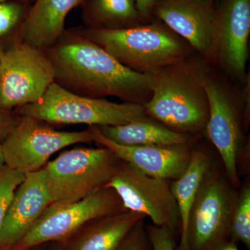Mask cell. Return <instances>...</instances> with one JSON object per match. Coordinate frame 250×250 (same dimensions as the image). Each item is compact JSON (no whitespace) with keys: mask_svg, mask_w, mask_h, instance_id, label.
I'll use <instances>...</instances> for the list:
<instances>
[{"mask_svg":"<svg viewBox=\"0 0 250 250\" xmlns=\"http://www.w3.org/2000/svg\"><path fill=\"white\" fill-rule=\"evenodd\" d=\"M45 52L53 65L54 82L72 93L143 105L151 98L152 74L125 66L81 29L64 31Z\"/></svg>","mask_w":250,"mask_h":250,"instance_id":"cell-1","label":"cell"},{"mask_svg":"<svg viewBox=\"0 0 250 250\" xmlns=\"http://www.w3.org/2000/svg\"><path fill=\"white\" fill-rule=\"evenodd\" d=\"M202 61L189 57L152 73V95L143 104L146 116L182 134L205 129L209 113L204 85L208 69Z\"/></svg>","mask_w":250,"mask_h":250,"instance_id":"cell-2","label":"cell"},{"mask_svg":"<svg viewBox=\"0 0 250 250\" xmlns=\"http://www.w3.org/2000/svg\"><path fill=\"white\" fill-rule=\"evenodd\" d=\"M81 30L123 65L140 73H154L192 53L187 41L155 18L126 29Z\"/></svg>","mask_w":250,"mask_h":250,"instance_id":"cell-3","label":"cell"},{"mask_svg":"<svg viewBox=\"0 0 250 250\" xmlns=\"http://www.w3.org/2000/svg\"><path fill=\"white\" fill-rule=\"evenodd\" d=\"M14 111L21 116L61 125L118 126L147 118L143 104L81 96L64 89L55 82L35 103Z\"/></svg>","mask_w":250,"mask_h":250,"instance_id":"cell-4","label":"cell"},{"mask_svg":"<svg viewBox=\"0 0 250 250\" xmlns=\"http://www.w3.org/2000/svg\"><path fill=\"white\" fill-rule=\"evenodd\" d=\"M120 160L106 148L77 147L43 167L52 203L80 201L106 187Z\"/></svg>","mask_w":250,"mask_h":250,"instance_id":"cell-5","label":"cell"},{"mask_svg":"<svg viewBox=\"0 0 250 250\" xmlns=\"http://www.w3.org/2000/svg\"><path fill=\"white\" fill-rule=\"evenodd\" d=\"M126 210L111 188H103L80 201L52 203L11 250H29L49 241H64L94 219Z\"/></svg>","mask_w":250,"mask_h":250,"instance_id":"cell-6","label":"cell"},{"mask_svg":"<svg viewBox=\"0 0 250 250\" xmlns=\"http://www.w3.org/2000/svg\"><path fill=\"white\" fill-rule=\"evenodd\" d=\"M45 50L20 41L0 61V108L12 111L42 98L54 82Z\"/></svg>","mask_w":250,"mask_h":250,"instance_id":"cell-7","label":"cell"},{"mask_svg":"<svg viewBox=\"0 0 250 250\" xmlns=\"http://www.w3.org/2000/svg\"><path fill=\"white\" fill-rule=\"evenodd\" d=\"M92 143L89 127L82 131H57L45 122L22 116L1 145L6 167L27 174L43 168L51 156L65 147Z\"/></svg>","mask_w":250,"mask_h":250,"instance_id":"cell-8","label":"cell"},{"mask_svg":"<svg viewBox=\"0 0 250 250\" xmlns=\"http://www.w3.org/2000/svg\"><path fill=\"white\" fill-rule=\"evenodd\" d=\"M104 188L117 192L126 210L149 217L154 225L169 229L174 233L180 227L178 207L167 180L147 175L120 160L114 175Z\"/></svg>","mask_w":250,"mask_h":250,"instance_id":"cell-9","label":"cell"},{"mask_svg":"<svg viewBox=\"0 0 250 250\" xmlns=\"http://www.w3.org/2000/svg\"><path fill=\"white\" fill-rule=\"evenodd\" d=\"M236 200L221 177L207 174L189 217V250H212L226 240Z\"/></svg>","mask_w":250,"mask_h":250,"instance_id":"cell-10","label":"cell"},{"mask_svg":"<svg viewBox=\"0 0 250 250\" xmlns=\"http://www.w3.org/2000/svg\"><path fill=\"white\" fill-rule=\"evenodd\" d=\"M204 85L209 105L205 128L207 135L223 159L230 182L238 186L237 164L243 133L236 98L225 83L208 70Z\"/></svg>","mask_w":250,"mask_h":250,"instance_id":"cell-11","label":"cell"},{"mask_svg":"<svg viewBox=\"0 0 250 250\" xmlns=\"http://www.w3.org/2000/svg\"><path fill=\"white\" fill-rule=\"evenodd\" d=\"M152 18L187 41L204 60L216 61L217 9L214 0H157Z\"/></svg>","mask_w":250,"mask_h":250,"instance_id":"cell-12","label":"cell"},{"mask_svg":"<svg viewBox=\"0 0 250 250\" xmlns=\"http://www.w3.org/2000/svg\"><path fill=\"white\" fill-rule=\"evenodd\" d=\"M216 9V61L243 80L249 56L250 0H220Z\"/></svg>","mask_w":250,"mask_h":250,"instance_id":"cell-13","label":"cell"},{"mask_svg":"<svg viewBox=\"0 0 250 250\" xmlns=\"http://www.w3.org/2000/svg\"><path fill=\"white\" fill-rule=\"evenodd\" d=\"M93 142L111 151L143 173L156 178L174 179L187 168L192 156L188 145L174 146H125L110 141L97 126H89Z\"/></svg>","mask_w":250,"mask_h":250,"instance_id":"cell-14","label":"cell"},{"mask_svg":"<svg viewBox=\"0 0 250 250\" xmlns=\"http://www.w3.org/2000/svg\"><path fill=\"white\" fill-rule=\"evenodd\" d=\"M52 204L44 168L25 174L16 189L0 229V250H11Z\"/></svg>","mask_w":250,"mask_h":250,"instance_id":"cell-15","label":"cell"},{"mask_svg":"<svg viewBox=\"0 0 250 250\" xmlns=\"http://www.w3.org/2000/svg\"><path fill=\"white\" fill-rule=\"evenodd\" d=\"M80 0H34L23 21L21 41L37 48L53 45L63 34L65 18Z\"/></svg>","mask_w":250,"mask_h":250,"instance_id":"cell-16","label":"cell"},{"mask_svg":"<svg viewBox=\"0 0 250 250\" xmlns=\"http://www.w3.org/2000/svg\"><path fill=\"white\" fill-rule=\"evenodd\" d=\"M145 217L142 213L125 210L94 219L69 250H117Z\"/></svg>","mask_w":250,"mask_h":250,"instance_id":"cell-17","label":"cell"},{"mask_svg":"<svg viewBox=\"0 0 250 250\" xmlns=\"http://www.w3.org/2000/svg\"><path fill=\"white\" fill-rule=\"evenodd\" d=\"M85 29L115 30L146 24L135 0H80Z\"/></svg>","mask_w":250,"mask_h":250,"instance_id":"cell-18","label":"cell"},{"mask_svg":"<svg viewBox=\"0 0 250 250\" xmlns=\"http://www.w3.org/2000/svg\"><path fill=\"white\" fill-rule=\"evenodd\" d=\"M98 129L110 141L125 146L188 145L190 135L182 134L148 118L118 126H100Z\"/></svg>","mask_w":250,"mask_h":250,"instance_id":"cell-19","label":"cell"},{"mask_svg":"<svg viewBox=\"0 0 250 250\" xmlns=\"http://www.w3.org/2000/svg\"><path fill=\"white\" fill-rule=\"evenodd\" d=\"M209 168V160L205 153L200 151L192 152L187 168L170 185L177 202L180 218V243L177 250H189V217L200 188Z\"/></svg>","mask_w":250,"mask_h":250,"instance_id":"cell-20","label":"cell"},{"mask_svg":"<svg viewBox=\"0 0 250 250\" xmlns=\"http://www.w3.org/2000/svg\"><path fill=\"white\" fill-rule=\"evenodd\" d=\"M229 235L233 241L250 248V188L246 185L236 197L230 220Z\"/></svg>","mask_w":250,"mask_h":250,"instance_id":"cell-21","label":"cell"},{"mask_svg":"<svg viewBox=\"0 0 250 250\" xmlns=\"http://www.w3.org/2000/svg\"><path fill=\"white\" fill-rule=\"evenodd\" d=\"M30 5L20 0L0 1V37L21 29Z\"/></svg>","mask_w":250,"mask_h":250,"instance_id":"cell-22","label":"cell"},{"mask_svg":"<svg viewBox=\"0 0 250 250\" xmlns=\"http://www.w3.org/2000/svg\"><path fill=\"white\" fill-rule=\"evenodd\" d=\"M25 178V174L5 167L0 170V229L17 188Z\"/></svg>","mask_w":250,"mask_h":250,"instance_id":"cell-23","label":"cell"},{"mask_svg":"<svg viewBox=\"0 0 250 250\" xmlns=\"http://www.w3.org/2000/svg\"><path fill=\"white\" fill-rule=\"evenodd\" d=\"M173 235L164 227L153 225L148 228V238L154 250H176Z\"/></svg>","mask_w":250,"mask_h":250,"instance_id":"cell-24","label":"cell"},{"mask_svg":"<svg viewBox=\"0 0 250 250\" xmlns=\"http://www.w3.org/2000/svg\"><path fill=\"white\" fill-rule=\"evenodd\" d=\"M143 220L135 225L117 250H147L143 229Z\"/></svg>","mask_w":250,"mask_h":250,"instance_id":"cell-25","label":"cell"},{"mask_svg":"<svg viewBox=\"0 0 250 250\" xmlns=\"http://www.w3.org/2000/svg\"><path fill=\"white\" fill-rule=\"evenodd\" d=\"M21 118L22 116L15 111H6L0 108V143H2L16 127Z\"/></svg>","mask_w":250,"mask_h":250,"instance_id":"cell-26","label":"cell"},{"mask_svg":"<svg viewBox=\"0 0 250 250\" xmlns=\"http://www.w3.org/2000/svg\"><path fill=\"white\" fill-rule=\"evenodd\" d=\"M157 0H135L136 7L145 19L150 21L152 19L153 8Z\"/></svg>","mask_w":250,"mask_h":250,"instance_id":"cell-27","label":"cell"},{"mask_svg":"<svg viewBox=\"0 0 250 250\" xmlns=\"http://www.w3.org/2000/svg\"><path fill=\"white\" fill-rule=\"evenodd\" d=\"M212 250H239L234 241H224Z\"/></svg>","mask_w":250,"mask_h":250,"instance_id":"cell-28","label":"cell"},{"mask_svg":"<svg viewBox=\"0 0 250 250\" xmlns=\"http://www.w3.org/2000/svg\"><path fill=\"white\" fill-rule=\"evenodd\" d=\"M6 167L4 158V153H3L2 145L0 143V170Z\"/></svg>","mask_w":250,"mask_h":250,"instance_id":"cell-29","label":"cell"},{"mask_svg":"<svg viewBox=\"0 0 250 250\" xmlns=\"http://www.w3.org/2000/svg\"><path fill=\"white\" fill-rule=\"evenodd\" d=\"M8 0H0V1H7ZM20 1H24V2L28 3V4H31L34 0H20Z\"/></svg>","mask_w":250,"mask_h":250,"instance_id":"cell-30","label":"cell"},{"mask_svg":"<svg viewBox=\"0 0 250 250\" xmlns=\"http://www.w3.org/2000/svg\"><path fill=\"white\" fill-rule=\"evenodd\" d=\"M3 53H4V51L1 49V48H0V61H1V57H2Z\"/></svg>","mask_w":250,"mask_h":250,"instance_id":"cell-31","label":"cell"},{"mask_svg":"<svg viewBox=\"0 0 250 250\" xmlns=\"http://www.w3.org/2000/svg\"><path fill=\"white\" fill-rule=\"evenodd\" d=\"M31 250V249H30V250Z\"/></svg>","mask_w":250,"mask_h":250,"instance_id":"cell-32","label":"cell"}]
</instances>
